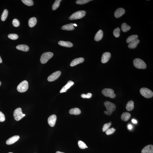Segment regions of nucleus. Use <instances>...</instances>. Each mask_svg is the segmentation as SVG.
Returning <instances> with one entry per match:
<instances>
[{
    "label": "nucleus",
    "mask_w": 153,
    "mask_h": 153,
    "mask_svg": "<svg viewBox=\"0 0 153 153\" xmlns=\"http://www.w3.org/2000/svg\"><path fill=\"white\" fill-rule=\"evenodd\" d=\"M104 105L106 107L107 111H105L104 113L105 114L110 116L112 112L116 109V106L114 104L110 101H106L104 103Z\"/></svg>",
    "instance_id": "nucleus-1"
},
{
    "label": "nucleus",
    "mask_w": 153,
    "mask_h": 153,
    "mask_svg": "<svg viewBox=\"0 0 153 153\" xmlns=\"http://www.w3.org/2000/svg\"><path fill=\"white\" fill-rule=\"evenodd\" d=\"M86 14V12L84 10L78 11L73 13L69 18L70 20H75L82 19L84 17Z\"/></svg>",
    "instance_id": "nucleus-2"
},
{
    "label": "nucleus",
    "mask_w": 153,
    "mask_h": 153,
    "mask_svg": "<svg viewBox=\"0 0 153 153\" xmlns=\"http://www.w3.org/2000/svg\"><path fill=\"white\" fill-rule=\"evenodd\" d=\"M133 64L136 68L139 69H145L147 67V65L144 61L138 58L134 60Z\"/></svg>",
    "instance_id": "nucleus-3"
},
{
    "label": "nucleus",
    "mask_w": 153,
    "mask_h": 153,
    "mask_svg": "<svg viewBox=\"0 0 153 153\" xmlns=\"http://www.w3.org/2000/svg\"><path fill=\"white\" fill-rule=\"evenodd\" d=\"M140 92L142 96L146 98H151L153 96V92L147 88H142L140 89Z\"/></svg>",
    "instance_id": "nucleus-4"
},
{
    "label": "nucleus",
    "mask_w": 153,
    "mask_h": 153,
    "mask_svg": "<svg viewBox=\"0 0 153 153\" xmlns=\"http://www.w3.org/2000/svg\"><path fill=\"white\" fill-rule=\"evenodd\" d=\"M53 55V53L51 52H45L42 54L41 57L40 61L42 64L47 63L48 61L52 57Z\"/></svg>",
    "instance_id": "nucleus-5"
},
{
    "label": "nucleus",
    "mask_w": 153,
    "mask_h": 153,
    "mask_svg": "<svg viewBox=\"0 0 153 153\" xmlns=\"http://www.w3.org/2000/svg\"><path fill=\"white\" fill-rule=\"evenodd\" d=\"M28 87V84L27 81H23L17 86L18 91L20 93H24L26 91Z\"/></svg>",
    "instance_id": "nucleus-6"
},
{
    "label": "nucleus",
    "mask_w": 153,
    "mask_h": 153,
    "mask_svg": "<svg viewBox=\"0 0 153 153\" xmlns=\"http://www.w3.org/2000/svg\"><path fill=\"white\" fill-rule=\"evenodd\" d=\"M102 93L105 97H109L111 98H114L116 97V94L114 93V91L112 89H104L102 90Z\"/></svg>",
    "instance_id": "nucleus-7"
},
{
    "label": "nucleus",
    "mask_w": 153,
    "mask_h": 153,
    "mask_svg": "<svg viewBox=\"0 0 153 153\" xmlns=\"http://www.w3.org/2000/svg\"><path fill=\"white\" fill-rule=\"evenodd\" d=\"M23 113L22 110L21 108H18L16 109L14 111L13 116L15 120L18 121L23 118Z\"/></svg>",
    "instance_id": "nucleus-8"
},
{
    "label": "nucleus",
    "mask_w": 153,
    "mask_h": 153,
    "mask_svg": "<svg viewBox=\"0 0 153 153\" xmlns=\"http://www.w3.org/2000/svg\"><path fill=\"white\" fill-rule=\"evenodd\" d=\"M61 74L60 71H57L52 73L49 76L47 80L49 82H52L56 80L60 76Z\"/></svg>",
    "instance_id": "nucleus-9"
},
{
    "label": "nucleus",
    "mask_w": 153,
    "mask_h": 153,
    "mask_svg": "<svg viewBox=\"0 0 153 153\" xmlns=\"http://www.w3.org/2000/svg\"><path fill=\"white\" fill-rule=\"evenodd\" d=\"M57 117L56 115H52L48 118V123L51 127H53L55 125L56 120Z\"/></svg>",
    "instance_id": "nucleus-10"
},
{
    "label": "nucleus",
    "mask_w": 153,
    "mask_h": 153,
    "mask_svg": "<svg viewBox=\"0 0 153 153\" xmlns=\"http://www.w3.org/2000/svg\"><path fill=\"white\" fill-rule=\"evenodd\" d=\"M111 54L110 53L106 52L103 54L101 58V62L103 63H105L107 62L110 59Z\"/></svg>",
    "instance_id": "nucleus-11"
},
{
    "label": "nucleus",
    "mask_w": 153,
    "mask_h": 153,
    "mask_svg": "<svg viewBox=\"0 0 153 153\" xmlns=\"http://www.w3.org/2000/svg\"><path fill=\"white\" fill-rule=\"evenodd\" d=\"M125 13V10L123 8H119L114 13V16L116 18H119L121 17Z\"/></svg>",
    "instance_id": "nucleus-12"
},
{
    "label": "nucleus",
    "mask_w": 153,
    "mask_h": 153,
    "mask_svg": "<svg viewBox=\"0 0 153 153\" xmlns=\"http://www.w3.org/2000/svg\"><path fill=\"white\" fill-rule=\"evenodd\" d=\"M74 84V82L71 81H68L66 84L62 88L60 91V93L66 92L68 89L72 86Z\"/></svg>",
    "instance_id": "nucleus-13"
},
{
    "label": "nucleus",
    "mask_w": 153,
    "mask_h": 153,
    "mask_svg": "<svg viewBox=\"0 0 153 153\" xmlns=\"http://www.w3.org/2000/svg\"><path fill=\"white\" fill-rule=\"evenodd\" d=\"M19 138V136H17V135L12 136L7 140L6 144L8 145L13 144L17 141Z\"/></svg>",
    "instance_id": "nucleus-14"
},
{
    "label": "nucleus",
    "mask_w": 153,
    "mask_h": 153,
    "mask_svg": "<svg viewBox=\"0 0 153 153\" xmlns=\"http://www.w3.org/2000/svg\"><path fill=\"white\" fill-rule=\"evenodd\" d=\"M84 61V59L83 58H76L72 61L70 63V66L71 67H73L79 63H83Z\"/></svg>",
    "instance_id": "nucleus-15"
},
{
    "label": "nucleus",
    "mask_w": 153,
    "mask_h": 153,
    "mask_svg": "<svg viewBox=\"0 0 153 153\" xmlns=\"http://www.w3.org/2000/svg\"><path fill=\"white\" fill-rule=\"evenodd\" d=\"M141 153H153V146L148 145L145 147L141 151Z\"/></svg>",
    "instance_id": "nucleus-16"
},
{
    "label": "nucleus",
    "mask_w": 153,
    "mask_h": 153,
    "mask_svg": "<svg viewBox=\"0 0 153 153\" xmlns=\"http://www.w3.org/2000/svg\"><path fill=\"white\" fill-rule=\"evenodd\" d=\"M58 44L62 46L71 47H73V44L71 42L60 41L58 42Z\"/></svg>",
    "instance_id": "nucleus-17"
},
{
    "label": "nucleus",
    "mask_w": 153,
    "mask_h": 153,
    "mask_svg": "<svg viewBox=\"0 0 153 153\" xmlns=\"http://www.w3.org/2000/svg\"><path fill=\"white\" fill-rule=\"evenodd\" d=\"M103 35V31L101 30H99L96 33L94 37L95 40L97 41H99L102 39Z\"/></svg>",
    "instance_id": "nucleus-18"
},
{
    "label": "nucleus",
    "mask_w": 153,
    "mask_h": 153,
    "mask_svg": "<svg viewBox=\"0 0 153 153\" xmlns=\"http://www.w3.org/2000/svg\"><path fill=\"white\" fill-rule=\"evenodd\" d=\"M139 40L137 39L129 43L128 45V48L131 49H133L136 48L138 44H139Z\"/></svg>",
    "instance_id": "nucleus-19"
},
{
    "label": "nucleus",
    "mask_w": 153,
    "mask_h": 153,
    "mask_svg": "<svg viewBox=\"0 0 153 153\" xmlns=\"http://www.w3.org/2000/svg\"><path fill=\"white\" fill-rule=\"evenodd\" d=\"M73 24H74L70 23L63 26L62 27V29L67 31L73 30L75 29Z\"/></svg>",
    "instance_id": "nucleus-20"
},
{
    "label": "nucleus",
    "mask_w": 153,
    "mask_h": 153,
    "mask_svg": "<svg viewBox=\"0 0 153 153\" xmlns=\"http://www.w3.org/2000/svg\"><path fill=\"white\" fill-rule=\"evenodd\" d=\"M17 49L24 52H27L29 50V47L28 46L25 45H19L16 47Z\"/></svg>",
    "instance_id": "nucleus-21"
},
{
    "label": "nucleus",
    "mask_w": 153,
    "mask_h": 153,
    "mask_svg": "<svg viewBox=\"0 0 153 153\" xmlns=\"http://www.w3.org/2000/svg\"><path fill=\"white\" fill-rule=\"evenodd\" d=\"M37 22V20L36 17L31 18L28 21V25L30 27H33L36 25Z\"/></svg>",
    "instance_id": "nucleus-22"
},
{
    "label": "nucleus",
    "mask_w": 153,
    "mask_h": 153,
    "mask_svg": "<svg viewBox=\"0 0 153 153\" xmlns=\"http://www.w3.org/2000/svg\"><path fill=\"white\" fill-rule=\"evenodd\" d=\"M131 117L130 113L127 112H124L121 115V119L123 121H126L129 119Z\"/></svg>",
    "instance_id": "nucleus-23"
},
{
    "label": "nucleus",
    "mask_w": 153,
    "mask_h": 153,
    "mask_svg": "<svg viewBox=\"0 0 153 153\" xmlns=\"http://www.w3.org/2000/svg\"><path fill=\"white\" fill-rule=\"evenodd\" d=\"M134 102L133 101H131L127 103L126 106V109L128 111H131L134 108Z\"/></svg>",
    "instance_id": "nucleus-24"
},
{
    "label": "nucleus",
    "mask_w": 153,
    "mask_h": 153,
    "mask_svg": "<svg viewBox=\"0 0 153 153\" xmlns=\"http://www.w3.org/2000/svg\"><path fill=\"white\" fill-rule=\"evenodd\" d=\"M69 112L70 114L76 115L80 114L81 111L79 108H74L70 109Z\"/></svg>",
    "instance_id": "nucleus-25"
},
{
    "label": "nucleus",
    "mask_w": 153,
    "mask_h": 153,
    "mask_svg": "<svg viewBox=\"0 0 153 153\" xmlns=\"http://www.w3.org/2000/svg\"><path fill=\"white\" fill-rule=\"evenodd\" d=\"M131 28V27L127 25L126 23H123L122 24L121 26V29L123 32H127Z\"/></svg>",
    "instance_id": "nucleus-26"
},
{
    "label": "nucleus",
    "mask_w": 153,
    "mask_h": 153,
    "mask_svg": "<svg viewBox=\"0 0 153 153\" xmlns=\"http://www.w3.org/2000/svg\"><path fill=\"white\" fill-rule=\"evenodd\" d=\"M138 36L137 35H131L128 37L127 39L126 42L127 43H129L131 42L138 39Z\"/></svg>",
    "instance_id": "nucleus-27"
},
{
    "label": "nucleus",
    "mask_w": 153,
    "mask_h": 153,
    "mask_svg": "<svg viewBox=\"0 0 153 153\" xmlns=\"http://www.w3.org/2000/svg\"><path fill=\"white\" fill-rule=\"evenodd\" d=\"M61 0H56L52 5V9L53 10H55L59 7L60 3Z\"/></svg>",
    "instance_id": "nucleus-28"
},
{
    "label": "nucleus",
    "mask_w": 153,
    "mask_h": 153,
    "mask_svg": "<svg viewBox=\"0 0 153 153\" xmlns=\"http://www.w3.org/2000/svg\"><path fill=\"white\" fill-rule=\"evenodd\" d=\"M8 15V11L7 9H5L1 17V19L2 21H5L7 18Z\"/></svg>",
    "instance_id": "nucleus-29"
},
{
    "label": "nucleus",
    "mask_w": 153,
    "mask_h": 153,
    "mask_svg": "<svg viewBox=\"0 0 153 153\" xmlns=\"http://www.w3.org/2000/svg\"><path fill=\"white\" fill-rule=\"evenodd\" d=\"M120 30L117 27L113 31V34L116 37H118L120 36Z\"/></svg>",
    "instance_id": "nucleus-30"
},
{
    "label": "nucleus",
    "mask_w": 153,
    "mask_h": 153,
    "mask_svg": "<svg viewBox=\"0 0 153 153\" xmlns=\"http://www.w3.org/2000/svg\"><path fill=\"white\" fill-rule=\"evenodd\" d=\"M22 2L24 4L28 6H31L34 5V2L32 0H22Z\"/></svg>",
    "instance_id": "nucleus-31"
},
{
    "label": "nucleus",
    "mask_w": 153,
    "mask_h": 153,
    "mask_svg": "<svg viewBox=\"0 0 153 153\" xmlns=\"http://www.w3.org/2000/svg\"><path fill=\"white\" fill-rule=\"evenodd\" d=\"M91 1L90 0H78L76 1V3L78 4L83 5Z\"/></svg>",
    "instance_id": "nucleus-32"
},
{
    "label": "nucleus",
    "mask_w": 153,
    "mask_h": 153,
    "mask_svg": "<svg viewBox=\"0 0 153 153\" xmlns=\"http://www.w3.org/2000/svg\"><path fill=\"white\" fill-rule=\"evenodd\" d=\"M8 37L9 39L13 40H17L18 38V35L16 34H10L8 35Z\"/></svg>",
    "instance_id": "nucleus-33"
},
{
    "label": "nucleus",
    "mask_w": 153,
    "mask_h": 153,
    "mask_svg": "<svg viewBox=\"0 0 153 153\" xmlns=\"http://www.w3.org/2000/svg\"><path fill=\"white\" fill-rule=\"evenodd\" d=\"M111 124L112 123H111V122L109 123H108L105 124H104L102 128L103 132H104L105 131H106L107 130L109 129Z\"/></svg>",
    "instance_id": "nucleus-34"
},
{
    "label": "nucleus",
    "mask_w": 153,
    "mask_h": 153,
    "mask_svg": "<svg viewBox=\"0 0 153 153\" xmlns=\"http://www.w3.org/2000/svg\"><path fill=\"white\" fill-rule=\"evenodd\" d=\"M78 145L79 148L82 149H85L86 148L87 146L83 142L80 140L78 142Z\"/></svg>",
    "instance_id": "nucleus-35"
},
{
    "label": "nucleus",
    "mask_w": 153,
    "mask_h": 153,
    "mask_svg": "<svg viewBox=\"0 0 153 153\" xmlns=\"http://www.w3.org/2000/svg\"><path fill=\"white\" fill-rule=\"evenodd\" d=\"M116 130V129L113 128H109L106 131V134L107 135L112 134Z\"/></svg>",
    "instance_id": "nucleus-36"
},
{
    "label": "nucleus",
    "mask_w": 153,
    "mask_h": 153,
    "mask_svg": "<svg viewBox=\"0 0 153 153\" xmlns=\"http://www.w3.org/2000/svg\"><path fill=\"white\" fill-rule=\"evenodd\" d=\"M12 24L15 27H18L20 25L19 22L17 19H14L12 21Z\"/></svg>",
    "instance_id": "nucleus-37"
},
{
    "label": "nucleus",
    "mask_w": 153,
    "mask_h": 153,
    "mask_svg": "<svg viewBox=\"0 0 153 153\" xmlns=\"http://www.w3.org/2000/svg\"><path fill=\"white\" fill-rule=\"evenodd\" d=\"M81 96L82 98H90L92 97V94L90 93H88L86 94H82L81 95Z\"/></svg>",
    "instance_id": "nucleus-38"
},
{
    "label": "nucleus",
    "mask_w": 153,
    "mask_h": 153,
    "mask_svg": "<svg viewBox=\"0 0 153 153\" xmlns=\"http://www.w3.org/2000/svg\"><path fill=\"white\" fill-rule=\"evenodd\" d=\"M5 117L4 115L2 112L0 111V122H3L5 121Z\"/></svg>",
    "instance_id": "nucleus-39"
},
{
    "label": "nucleus",
    "mask_w": 153,
    "mask_h": 153,
    "mask_svg": "<svg viewBox=\"0 0 153 153\" xmlns=\"http://www.w3.org/2000/svg\"><path fill=\"white\" fill-rule=\"evenodd\" d=\"M132 122L134 123V124H136L137 123V120L135 119H133L132 120Z\"/></svg>",
    "instance_id": "nucleus-40"
},
{
    "label": "nucleus",
    "mask_w": 153,
    "mask_h": 153,
    "mask_svg": "<svg viewBox=\"0 0 153 153\" xmlns=\"http://www.w3.org/2000/svg\"><path fill=\"white\" fill-rule=\"evenodd\" d=\"M128 129L131 130L132 129V126L131 125V124H129V125L128 126Z\"/></svg>",
    "instance_id": "nucleus-41"
},
{
    "label": "nucleus",
    "mask_w": 153,
    "mask_h": 153,
    "mask_svg": "<svg viewBox=\"0 0 153 153\" xmlns=\"http://www.w3.org/2000/svg\"><path fill=\"white\" fill-rule=\"evenodd\" d=\"M2 63V59L1 57L0 56V63Z\"/></svg>",
    "instance_id": "nucleus-42"
},
{
    "label": "nucleus",
    "mask_w": 153,
    "mask_h": 153,
    "mask_svg": "<svg viewBox=\"0 0 153 153\" xmlns=\"http://www.w3.org/2000/svg\"><path fill=\"white\" fill-rule=\"evenodd\" d=\"M56 153H64L61 152L57 151Z\"/></svg>",
    "instance_id": "nucleus-43"
},
{
    "label": "nucleus",
    "mask_w": 153,
    "mask_h": 153,
    "mask_svg": "<svg viewBox=\"0 0 153 153\" xmlns=\"http://www.w3.org/2000/svg\"><path fill=\"white\" fill-rule=\"evenodd\" d=\"M73 25H74V26H77V24H73Z\"/></svg>",
    "instance_id": "nucleus-44"
},
{
    "label": "nucleus",
    "mask_w": 153,
    "mask_h": 153,
    "mask_svg": "<svg viewBox=\"0 0 153 153\" xmlns=\"http://www.w3.org/2000/svg\"><path fill=\"white\" fill-rule=\"evenodd\" d=\"M25 116V114H23V117H24V116Z\"/></svg>",
    "instance_id": "nucleus-45"
},
{
    "label": "nucleus",
    "mask_w": 153,
    "mask_h": 153,
    "mask_svg": "<svg viewBox=\"0 0 153 153\" xmlns=\"http://www.w3.org/2000/svg\"><path fill=\"white\" fill-rule=\"evenodd\" d=\"M1 82H0V86H1Z\"/></svg>",
    "instance_id": "nucleus-46"
},
{
    "label": "nucleus",
    "mask_w": 153,
    "mask_h": 153,
    "mask_svg": "<svg viewBox=\"0 0 153 153\" xmlns=\"http://www.w3.org/2000/svg\"><path fill=\"white\" fill-rule=\"evenodd\" d=\"M13 153L12 152H10V153Z\"/></svg>",
    "instance_id": "nucleus-47"
}]
</instances>
